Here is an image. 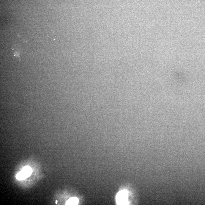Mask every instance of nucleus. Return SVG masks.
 <instances>
[{
    "label": "nucleus",
    "mask_w": 205,
    "mask_h": 205,
    "mask_svg": "<svg viewBox=\"0 0 205 205\" xmlns=\"http://www.w3.org/2000/svg\"><path fill=\"white\" fill-rule=\"evenodd\" d=\"M32 172V169L30 166H25L17 174L16 178L19 180H24L30 176Z\"/></svg>",
    "instance_id": "1"
},
{
    "label": "nucleus",
    "mask_w": 205,
    "mask_h": 205,
    "mask_svg": "<svg viewBox=\"0 0 205 205\" xmlns=\"http://www.w3.org/2000/svg\"><path fill=\"white\" fill-rule=\"evenodd\" d=\"M117 203L119 205H126L128 203V194L127 191L123 190L120 192L116 198Z\"/></svg>",
    "instance_id": "2"
},
{
    "label": "nucleus",
    "mask_w": 205,
    "mask_h": 205,
    "mask_svg": "<svg viewBox=\"0 0 205 205\" xmlns=\"http://www.w3.org/2000/svg\"><path fill=\"white\" fill-rule=\"evenodd\" d=\"M79 200L76 198H72L68 199L66 202V205H77L78 204Z\"/></svg>",
    "instance_id": "3"
},
{
    "label": "nucleus",
    "mask_w": 205,
    "mask_h": 205,
    "mask_svg": "<svg viewBox=\"0 0 205 205\" xmlns=\"http://www.w3.org/2000/svg\"><path fill=\"white\" fill-rule=\"evenodd\" d=\"M56 204L57 203H58V201H57V200L56 201Z\"/></svg>",
    "instance_id": "4"
}]
</instances>
